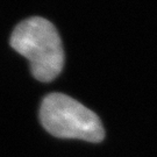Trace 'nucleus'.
Listing matches in <instances>:
<instances>
[{"instance_id":"2","label":"nucleus","mask_w":157,"mask_h":157,"mask_svg":"<svg viewBox=\"0 0 157 157\" xmlns=\"http://www.w3.org/2000/svg\"><path fill=\"white\" fill-rule=\"evenodd\" d=\"M40 120L44 129L61 139H79L98 143L104 140L105 130L99 117L62 93H51L42 100Z\"/></svg>"},{"instance_id":"1","label":"nucleus","mask_w":157,"mask_h":157,"mask_svg":"<svg viewBox=\"0 0 157 157\" xmlns=\"http://www.w3.org/2000/svg\"><path fill=\"white\" fill-rule=\"evenodd\" d=\"M11 47L28 59L35 78L49 83L62 72L64 51L55 26L44 17H29L14 28Z\"/></svg>"}]
</instances>
